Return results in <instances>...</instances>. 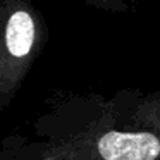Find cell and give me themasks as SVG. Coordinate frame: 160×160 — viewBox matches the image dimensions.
<instances>
[{
  "label": "cell",
  "instance_id": "cell-1",
  "mask_svg": "<svg viewBox=\"0 0 160 160\" xmlns=\"http://www.w3.org/2000/svg\"><path fill=\"white\" fill-rule=\"evenodd\" d=\"M0 160H160V136L119 128L110 98L71 95L5 136Z\"/></svg>",
  "mask_w": 160,
  "mask_h": 160
},
{
  "label": "cell",
  "instance_id": "cell-2",
  "mask_svg": "<svg viewBox=\"0 0 160 160\" xmlns=\"http://www.w3.org/2000/svg\"><path fill=\"white\" fill-rule=\"evenodd\" d=\"M48 42L33 0H0V112L11 107Z\"/></svg>",
  "mask_w": 160,
  "mask_h": 160
},
{
  "label": "cell",
  "instance_id": "cell-3",
  "mask_svg": "<svg viewBox=\"0 0 160 160\" xmlns=\"http://www.w3.org/2000/svg\"><path fill=\"white\" fill-rule=\"evenodd\" d=\"M110 102L119 128L160 136V90L152 93L122 90Z\"/></svg>",
  "mask_w": 160,
  "mask_h": 160
},
{
  "label": "cell",
  "instance_id": "cell-4",
  "mask_svg": "<svg viewBox=\"0 0 160 160\" xmlns=\"http://www.w3.org/2000/svg\"><path fill=\"white\" fill-rule=\"evenodd\" d=\"M78 2L105 12H115V14H124V12L131 11L129 0H78Z\"/></svg>",
  "mask_w": 160,
  "mask_h": 160
}]
</instances>
